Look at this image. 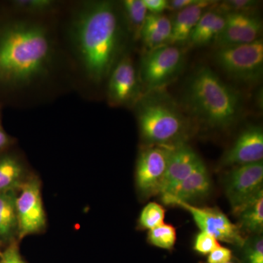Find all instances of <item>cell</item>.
I'll return each instance as SVG.
<instances>
[{
    "label": "cell",
    "mask_w": 263,
    "mask_h": 263,
    "mask_svg": "<svg viewBox=\"0 0 263 263\" xmlns=\"http://www.w3.org/2000/svg\"><path fill=\"white\" fill-rule=\"evenodd\" d=\"M73 91L59 15L32 16L0 4V105L34 108Z\"/></svg>",
    "instance_id": "1"
},
{
    "label": "cell",
    "mask_w": 263,
    "mask_h": 263,
    "mask_svg": "<svg viewBox=\"0 0 263 263\" xmlns=\"http://www.w3.org/2000/svg\"><path fill=\"white\" fill-rule=\"evenodd\" d=\"M60 32L74 73L75 91L92 100L106 85L127 49L129 34L120 3L108 0L65 1Z\"/></svg>",
    "instance_id": "2"
},
{
    "label": "cell",
    "mask_w": 263,
    "mask_h": 263,
    "mask_svg": "<svg viewBox=\"0 0 263 263\" xmlns=\"http://www.w3.org/2000/svg\"><path fill=\"white\" fill-rule=\"evenodd\" d=\"M183 103L189 113L213 129H227L239 119V95L206 66L198 67L185 87Z\"/></svg>",
    "instance_id": "3"
},
{
    "label": "cell",
    "mask_w": 263,
    "mask_h": 263,
    "mask_svg": "<svg viewBox=\"0 0 263 263\" xmlns=\"http://www.w3.org/2000/svg\"><path fill=\"white\" fill-rule=\"evenodd\" d=\"M133 108L146 146L173 147L185 143L187 119L164 89L144 93Z\"/></svg>",
    "instance_id": "4"
},
{
    "label": "cell",
    "mask_w": 263,
    "mask_h": 263,
    "mask_svg": "<svg viewBox=\"0 0 263 263\" xmlns=\"http://www.w3.org/2000/svg\"><path fill=\"white\" fill-rule=\"evenodd\" d=\"M214 59L230 79L245 84H254L262 79V40L259 38L250 43L217 48Z\"/></svg>",
    "instance_id": "5"
},
{
    "label": "cell",
    "mask_w": 263,
    "mask_h": 263,
    "mask_svg": "<svg viewBox=\"0 0 263 263\" xmlns=\"http://www.w3.org/2000/svg\"><path fill=\"white\" fill-rule=\"evenodd\" d=\"M183 63L182 51L173 45L147 51L142 57L138 70L143 94L165 89L179 76Z\"/></svg>",
    "instance_id": "6"
},
{
    "label": "cell",
    "mask_w": 263,
    "mask_h": 263,
    "mask_svg": "<svg viewBox=\"0 0 263 263\" xmlns=\"http://www.w3.org/2000/svg\"><path fill=\"white\" fill-rule=\"evenodd\" d=\"M127 50L116 63L105 85L107 103L113 108H133L143 94L138 70Z\"/></svg>",
    "instance_id": "7"
},
{
    "label": "cell",
    "mask_w": 263,
    "mask_h": 263,
    "mask_svg": "<svg viewBox=\"0 0 263 263\" xmlns=\"http://www.w3.org/2000/svg\"><path fill=\"white\" fill-rule=\"evenodd\" d=\"M162 200L167 205H176L187 211L201 231L212 235L218 240L240 247H243L247 241L238 226L232 223L228 216L218 209L195 206L167 195H162Z\"/></svg>",
    "instance_id": "8"
},
{
    "label": "cell",
    "mask_w": 263,
    "mask_h": 263,
    "mask_svg": "<svg viewBox=\"0 0 263 263\" xmlns=\"http://www.w3.org/2000/svg\"><path fill=\"white\" fill-rule=\"evenodd\" d=\"M18 240L30 235L42 233L47 228V219L41 195V180L37 175L19 190L16 199Z\"/></svg>",
    "instance_id": "9"
},
{
    "label": "cell",
    "mask_w": 263,
    "mask_h": 263,
    "mask_svg": "<svg viewBox=\"0 0 263 263\" xmlns=\"http://www.w3.org/2000/svg\"><path fill=\"white\" fill-rule=\"evenodd\" d=\"M171 147L146 146L137 161L136 181L144 197L161 194L165 179Z\"/></svg>",
    "instance_id": "10"
},
{
    "label": "cell",
    "mask_w": 263,
    "mask_h": 263,
    "mask_svg": "<svg viewBox=\"0 0 263 263\" xmlns=\"http://www.w3.org/2000/svg\"><path fill=\"white\" fill-rule=\"evenodd\" d=\"M263 163L235 166L226 177V193L233 212L262 190Z\"/></svg>",
    "instance_id": "11"
},
{
    "label": "cell",
    "mask_w": 263,
    "mask_h": 263,
    "mask_svg": "<svg viewBox=\"0 0 263 263\" xmlns=\"http://www.w3.org/2000/svg\"><path fill=\"white\" fill-rule=\"evenodd\" d=\"M222 32L216 40L217 48L246 44L260 38L262 23L254 13H228Z\"/></svg>",
    "instance_id": "12"
},
{
    "label": "cell",
    "mask_w": 263,
    "mask_h": 263,
    "mask_svg": "<svg viewBox=\"0 0 263 263\" xmlns=\"http://www.w3.org/2000/svg\"><path fill=\"white\" fill-rule=\"evenodd\" d=\"M263 131L262 127L252 126L238 136L234 144L223 156L224 166L245 165L262 162Z\"/></svg>",
    "instance_id": "13"
},
{
    "label": "cell",
    "mask_w": 263,
    "mask_h": 263,
    "mask_svg": "<svg viewBox=\"0 0 263 263\" xmlns=\"http://www.w3.org/2000/svg\"><path fill=\"white\" fill-rule=\"evenodd\" d=\"M32 175L24 156L13 147L0 152V193L19 192Z\"/></svg>",
    "instance_id": "14"
},
{
    "label": "cell",
    "mask_w": 263,
    "mask_h": 263,
    "mask_svg": "<svg viewBox=\"0 0 263 263\" xmlns=\"http://www.w3.org/2000/svg\"><path fill=\"white\" fill-rule=\"evenodd\" d=\"M201 161L195 151L185 143L171 147L161 195L186 179Z\"/></svg>",
    "instance_id": "15"
},
{
    "label": "cell",
    "mask_w": 263,
    "mask_h": 263,
    "mask_svg": "<svg viewBox=\"0 0 263 263\" xmlns=\"http://www.w3.org/2000/svg\"><path fill=\"white\" fill-rule=\"evenodd\" d=\"M211 187L212 183L209 172L201 161L186 179L178 183L167 193L162 195H167L176 200L189 203L207 196Z\"/></svg>",
    "instance_id": "16"
},
{
    "label": "cell",
    "mask_w": 263,
    "mask_h": 263,
    "mask_svg": "<svg viewBox=\"0 0 263 263\" xmlns=\"http://www.w3.org/2000/svg\"><path fill=\"white\" fill-rule=\"evenodd\" d=\"M215 1L200 0L196 4L179 10L172 21V32L169 45L175 46L188 42L193 29L196 27L202 15L213 5H216Z\"/></svg>",
    "instance_id": "17"
},
{
    "label": "cell",
    "mask_w": 263,
    "mask_h": 263,
    "mask_svg": "<svg viewBox=\"0 0 263 263\" xmlns=\"http://www.w3.org/2000/svg\"><path fill=\"white\" fill-rule=\"evenodd\" d=\"M18 191L0 193V243L6 247L18 240L16 199Z\"/></svg>",
    "instance_id": "18"
},
{
    "label": "cell",
    "mask_w": 263,
    "mask_h": 263,
    "mask_svg": "<svg viewBox=\"0 0 263 263\" xmlns=\"http://www.w3.org/2000/svg\"><path fill=\"white\" fill-rule=\"evenodd\" d=\"M226 15L218 9L208 10L193 29L188 43L194 46H202L215 41L222 32Z\"/></svg>",
    "instance_id": "19"
},
{
    "label": "cell",
    "mask_w": 263,
    "mask_h": 263,
    "mask_svg": "<svg viewBox=\"0 0 263 263\" xmlns=\"http://www.w3.org/2000/svg\"><path fill=\"white\" fill-rule=\"evenodd\" d=\"M0 4L16 13L32 16H57L62 13L65 1L59 0H7Z\"/></svg>",
    "instance_id": "20"
},
{
    "label": "cell",
    "mask_w": 263,
    "mask_h": 263,
    "mask_svg": "<svg viewBox=\"0 0 263 263\" xmlns=\"http://www.w3.org/2000/svg\"><path fill=\"white\" fill-rule=\"evenodd\" d=\"M234 213L239 220L240 230L243 228L249 233L260 234L263 229L262 190Z\"/></svg>",
    "instance_id": "21"
},
{
    "label": "cell",
    "mask_w": 263,
    "mask_h": 263,
    "mask_svg": "<svg viewBox=\"0 0 263 263\" xmlns=\"http://www.w3.org/2000/svg\"><path fill=\"white\" fill-rule=\"evenodd\" d=\"M120 6L129 35L138 39L148 14L143 0H124Z\"/></svg>",
    "instance_id": "22"
},
{
    "label": "cell",
    "mask_w": 263,
    "mask_h": 263,
    "mask_svg": "<svg viewBox=\"0 0 263 263\" xmlns=\"http://www.w3.org/2000/svg\"><path fill=\"white\" fill-rule=\"evenodd\" d=\"M176 228L171 224H163L149 230L148 242L158 248L171 250L176 241Z\"/></svg>",
    "instance_id": "23"
},
{
    "label": "cell",
    "mask_w": 263,
    "mask_h": 263,
    "mask_svg": "<svg viewBox=\"0 0 263 263\" xmlns=\"http://www.w3.org/2000/svg\"><path fill=\"white\" fill-rule=\"evenodd\" d=\"M165 210L160 204L149 202L143 208L139 218V224L144 229L152 230L163 224Z\"/></svg>",
    "instance_id": "24"
},
{
    "label": "cell",
    "mask_w": 263,
    "mask_h": 263,
    "mask_svg": "<svg viewBox=\"0 0 263 263\" xmlns=\"http://www.w3.org/2000/svg\"><path fill=\"white\" fill-rule=\"evenodd\" d=\"M143 27L157 31L170 41L171 32H172V20H171L166 15L148 13L146 20H145Z\"/></svg>",
    "instance_id": "25"
},
{
    "label": "cell",
    "mask_w": 263,
    "mask_h": 263,
    "mask_svg": "<svg viewBox=\"0 0 263 263\" xmlns=\"http://www.w3.org/2000/svg\"><path fill=\"white\" fill-rule=\"evenodd\" d=\"M258 2L253 0H230L223 2L218 10L223 13H254Z\"/></svg>",
    "instance_id": "26"
},
{
    "label": "cell",
    "mask_w": 263,
    "mask_h": 263,
    "mask_svg": "<svg viewBox=\"0 0 263 263\" xmlns=\"http://www.w3.org/2000/svg\"><path fill=\"white\" fill-rule=\"evenodd\" d=\"M245 259L241 263H263V239L262 236L257 237L251 241H246Z\"/></svg>",
    "instance_id": "27"
},
{
    "label": "cell",
    "mask_w": 263,
    "mask_h": 263,
    "mask_svg": "<svg viewBox=\"0 0 263 263\" xmlns=\"http://www.w3.org/2000/svg\"><path fill=\"white\" fill-rule=\"evenodd\" d=\"M219 246L221 245H219V240L214 236L205 232L200 231L195 238L194 249L197 253L208 255Z\"/></svg>",
    "instance_id": "28"
},
{
    "label": "cell",
    "mask_w": 263,
    "mask_h": 263,
    "mask_svg": "<svg viewBox=\"0 0 263 263\" xmlns=\"http://www.w3.org/2000/svg\"><path fill=\"white\" fill-rule=\"evenodd\" d=\"M140 38H142L145 46L149 49L148 51L169 43L168 40L162 34L148 27H143Z\"/></svg>",
    "instance_id": "29"
},
{
    "label": "cell",
    "mask_w": 263,
    "mask_h": 263,
    "mask_svg": "<svg viewBox=\"0 0 263 263\" xmlns=\"http://www.w3.org/2000/svg\"><path fill=\"white\" fill-rule=\"evenodd\" d=\"M0 263H27L19 250V241L15 240L3 249L0 255Z\"/></svg>",
    "instance_id": "30"
},
{
    "label": "cell",
    "mask_w": 263,
    "mask_h": 263,
    "mask_svg": "<svg viewBox=\"0 0 263 263\" xmlns=\"http://www.w3.org/2000/svg\"><path fill=\"white\" fill-rule=\"evenodd\" d=\"M233 252L230 249L219 246L208 254L206 263H226L233 259Z\"/></svg>",
    "instance_id": "31"
},
{
    "label": "cell",
    "mask_w": 263,
    "mask_h": 263,
    "mask_svg": "<svg viewBox=\"0 0 263 263\" xmlns=\"http://www.w3.org/2000/svg\"><path fill=\"white\" fill-rule=\"evenodd\" d=\"M4 107L0 105V152L9 149L15 144V139L10 136L3 127V111Z\"/></svg>",
    "instance_id": "32"
},
{
    "label": "cell",
    "mask_w": 263,
    "mask_h": 263,
    "mask_svg": "<svg viewBox=\"0 0 263 263\" xmlns=\"http://www.w3.org/2000/svg\"><path fill=\"white\" fill-rule=\"evenodd\" d=\"M143 3L152 14H162L164 10L168 9V1L166 0H143Z\"/></svg>",
    "instance_id": "33"
},
{
    "label": "cell",
    "mask_w": 263,
    "mask_h": 263,
    "mask_svg": "<svg viewBox=\"0 0 263 263\" xmlns=\"http://www.w3.org/2000/svg\"><path fill=\"white\" fill-rule=\"evenodd\" d=\"M200 0H172L168 1V9L179 10L196 4Z\"/></svg>",
    "instance_id": "34"
},
{
    "label": "cell",
    "mask_w": 263,
    "mask_h": 263,
    "mask_svg": "<svg viewBox=\"0 0 263 263\" xmlns=\"http://www.w3.org/2000/svg\"><path fill=\"white\" fill-rule=\"evenodd\" d=\"M226 263H241V262L238 260V259L235 258V257H233V259H232L231 260H230L229 262Z\"/></svg>",
    "instance_id": "35"
},
{
    "label": "cell",
    "mask_w": 263,
    "mask_h": 263,
    "mask_svg": "<svg viewBox=\"0 0 263 263\" xmlns=\"http://www.w3.org/2000/svg\"><path fill=\"white\" fill-rule=\"evenodd\" d=\"M4 247V246L2 245L1 243H0V255H1L2 252H3V247Z\"/></svg>",
    "instance_id": "36"
}]
</instances>
